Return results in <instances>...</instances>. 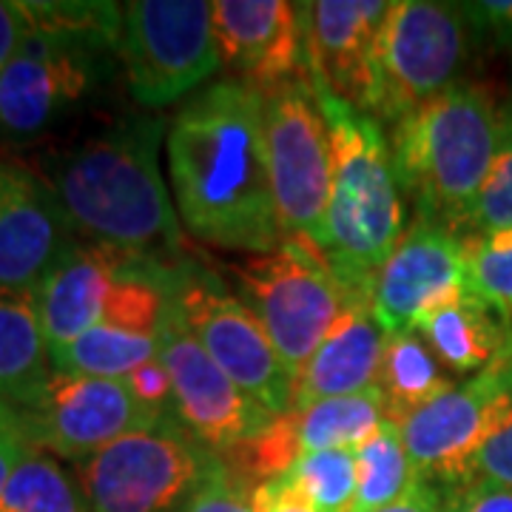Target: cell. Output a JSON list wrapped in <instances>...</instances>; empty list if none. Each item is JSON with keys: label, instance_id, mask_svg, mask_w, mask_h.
<instances>
[{"label": "cell", "instance_id": "obj_1", "mask_svg": "<svg viewBox=\"0 0 512 512\" xmlns=\"http://www.w3.org/2000/svg\"><path fill=\"white\" fill-rule=\"evenodd\" d=\"M165 157L177 214L194 237L248 256L285 242L256 89L220 80L194 94L165 131Z\"/></svg>", "mask_w": 512, "mask_h": 512}, {"label": "cell", "instance_id": "obj_2", "mask_svg": "<svg viewBox=\"0 0 512 512\" xmlns=\"http://www.w3.org/2000/svg\"><path fill=\"white\" fill-rule=\"evenodd\" d=\"M165 131L157 117H126L55 165L52 185L77 237L163 265L188 259L160 168Z\"/></svg>", "mask_w": 512, "mask_h": 512}, {"label": "cell", "instance_id": "obj_3", "mask_svg": "<svg viewBox=\"0 0 512 512\" xmlns=\"http://www.w3.org/2000/svg\"><path fill=\"white\" fill-rule=\"evenodd\" d=\"M504 111L476 83H456L393 123L396 183L419 220L467 234L478 194L490 177Z\"/></svg>", "mask_w": 512, "mask_h": 512}, {"label": "cell", "instance_id": "obj_4", "mask_svg": "<svg viewBox=\"0 0 512 512\" xmlns=\"http://www.w3.org/2000/svg\"><path fill=\"white\" fill-rule=\"evenodd\" d=\"M313 89L328 120L333 154L325 256L348 291H373V279L404 234L390 143L376 117L348 106L319 80Z\"/></svg>", "mask_w": 512, "mask_h": 512}, {"label": "cell", "instance_id": "obj_5", "mask_svg": "<svg viewBox=\"0 0 512 512\" xmlns=\"http://www.w3.org/2000/svg\"><path fill=\"white\" fill-rule=\"evenodd\" d=\"M32 32L0 74V134L35 137L77 106L117 55L123 6L23 3Z\"/></svg>", "mask_w": 512, "mask_h": 512}, {"label": "cell", "instance_id": "obj_6", "mask_svg": "<svg viewBox=\"0 0 512 512\" xmlns=\"http://www.w3.org/2000/svg\"><path fill=\"white\" fill-rule=\"evenodd\" d=\"M228 274L291 379L311 362L350 296L322 248L305 239H285L271 254L231 265Z\"/></svg>", "mask_w": 512, "mask_h": 512}, {"label": "cell", "instance_id": "obj_7", "mask_svg": "<svg viewBox=\"0 0 512 512\" xmlns=\"http://www.w3.org/2000/svg\"><path fill=\"white\" fill-rule=\"evenodd\" d=\"M217 464L171 413L77 461L74 478L92 512H185Z\"/></svg>", "mask_w": 512, "mask_h": 512}, {"label": "cell", "instance_id": "obj_8", "mask_svg": "<svg viewBox=\"0 0 512 512\" xmlns=\"http://www.w3.org/2000/svg\"><path fill=\"white\" fill-rule=\"evenodd\" d=\"M262 126L285 239H305L325 254L333 154L311 74L262 94Z\"/></svg>", "mask_w": 512, "mask_h": 512}, {"label": "cell", "instance_id": "obj_9", "mask_svg": "<svg viewBox=\"0 0 512 512\" xmlns=\"http://www.w3.org/2000/svg\"><path fill=\"white\" fill-rule=\"evenodd\" d=\"M117 57L128 92L146 109H165L220 69L214 3L134 0L123 6Z\"/></svg>", "mask_w": 512, "mask_h": 512}, {"label": "cell", "instance_id": "obj_10", "mask_svg": "<svg viewBox=\"0 0 512 512\" xmlns=\"http://www.w3.org/2000/svg\"><path fill=\"white\" fill-rule=\"evenodd\" d=\"M470 20L461 3L393 0L376 49L379 123H399L427 100L456 86L470 55Z\"/></svg>", "mask_w": 512, "mask_h": 512}, {"label": "cell", "instance_id": "obj_11", "mask_svg": "<svg viewBox=\"0 0 512 512\" xmlns=\"http://www.w3.org/2000/svg\"><path fill=\"white\" fill-rule=\"evenodd\" d=\"M174 311L202 350L268 413L291 410L293 379L276 356L268 333L220 276L185 262L174 276Z\"/></svg>", "mask_w": 512, "mask_h": 512}, {"label": "cell", "instance_id": "obj_12", "mask_svg": "<svg viewBox=\"0 0 512 512\" xmlns=\"http://www.w3.org/2000/svg\"><path fill=\"white\" fill-rule=\"evenodd\" d=\"M18 413L37 450L74 464L171 416L137 402L123 379H94L60 370H52L43 390Z\"/></svg>", "mask_w": 512, "mask_h": 512}, {"label": "cell", "instance_id": "obj_13", "mask_svg": "<svg viewBox=\"0 0 512 512\" xmlns=\"http://www.w3.org/2000/svg\"><path fill=\"white\" fill-rule=\"evenodd\" d=\"M510 384L512 356L399 421L407 456L421 481L453 490L476 478L478 450L507 402Z\"/></svg>", "mask_w": 512, "mask_h": 512}, {"label": "cell", "instance_id": "obj_14", "mask_svg": "<svg viewBox=\"0 0 512 512\" xmlns=\"http://www.w3.org/2000/svg\"><path fill=\"white\" fill-rule=\"evenodd\" d=\"M160 359L171 373L177 421L220 458L276 419L202 350L174 311V302L163 325Z\"/></svg>", "mask_w": 512, "mask_h": 512}, {"label": "cell", "instance_id": "obj_15", "mask_svg": "<svg viewBox=\"0 0 512 512\" xmlns=\"http://www.w3.org/2000/svg\"><path fill=\"white\" fill-rule=\"evenodd\" d=\"M387 421L384 396L370 387L356 396L293 407L276 416L254 439L234 447L222 461L251 487L279 478L293 461L322 450H359Z\"/></svg>", "mask_w": 512, "mask_h": 512}, {"label": "cell", "instance_id": "obj_16", "mask_svg": "<svg viewBox=\"0 0 512 512\" xmlns=\"http://www.w3.org/2000/svg\"><path fill=\"white\" fill-rule=\"evenodd\" d=\"M464 293H470L464 237L416 217L373 279L370 308L384 333L416 330L427 313Z\"/></svg>", "mask_w": 512, "mask_h": 512}, {"label": "cell", "instance_id": "obj_17", "mask_svg": "<svg viewBox=\"0 0 512 512\" xmlns=\"http://www.w3.org/2000/svg\"><path fill=\"white\" fill-rule=\"evenodd\" d=\"M214 32L222 66L259 94L311 74L308 3L217 0Z\"/></svg>", "mask_w": 512, "mask_h": 512}, {"label": "cell", "instance_id": "obj_18", "mask_svg": "<svg viewBox=\"0 0 512 512\" xmlns=\"http://www.w3.org/2000/svg\"><path fill=\"white\" fill-rule=\"evenodd\" d=\"M55 185L15 160H0V288L35 293L77 245Z\"/></svg>", "mask_w": 512, "mask_h": 512}, {"label": "cell", "instance_id": "obj_19", "mask_svg": "<svg viewBox=\"0 0 512 512\" xmlns=\"http://www.w3.org/2000/svg\"><path fill=\"white\" fill-rule=\"evenodd\" d=\"M393 3V0H390ZM387 0H316L308 3L311 77L339 100L373 117L376 111V49L390 12Z\"/></svg>", "mask_w": 512, "mask_h": 512}, {"label": "cell", "instance_id": "obj_20", "mask_svg": "<svg viewBox=\"0 0 512 512\" xmlns=\"http://www.w3.org/2000/svg\"><path fill=\"white\" fill-rule=\"evenodd\" d=\"M384 336L387 333L370 308V291L353 288L325 342L293 376L291 410L379 387Z\"/></svg>", "mask_w": 512, "mask_h": 512}, {"label": "cell", "instance_id": "obj_21", "mask_svg": "<svg viewBox=\"0 0 512 512\" xmlns=\"http://www.w3.org/2000/svg\"><path fill=\"white\" fill-rule=\"evenodd\" d=\"M126 254L77 242L35 291L37 316L49 348L66 345L100 325L111 282Z\"/></svg>", "mask_w": 512, "mask_h": 512}, {"label": "cell", "instance_id": "obj_22", "mask_svg": "<svg viewBox=\"0 0 512 512\" xmlns=\"http://www.w3.org/2000/svg\"><path fill=\"white\" fill-rule=\"evenodd\" d=\"M424 342L456 373H484L512 356L510 316L473 293L427 313L416 325Z\"/></svg>", "mask_w": 512, "mask_h": 512}, {"label": "cell", "instance_id": "obj_23", "mask_svg": "<svg viewBox=\"0 0 512 512\" xmlns=\"http://www.w3.org/2000/svg\"><path fill=\"white\" fill-rule=\"evenodd\" d=\"M52 353L35 293L0 288V402L26 407L52 376Z\"/></svg>", "mask_w": 512, "mask_h": 512}, {"label": "cell", "instance_id": "obj_24", "mask_svg": "<svg viewBox=\"0 0 512 512\" xmlns=\"http://www.w3.org/2000/svg\"><path fill=\"white\" fill-rule=\"evenodd\" d=\"M456 384L444 376L439 356L424 342L419 330H396L384 336L379 390L384 396L387 421L399 424Z\"/></svg>", "mask_w": 512, "mask_h": 512}, {"label": "cell", "instance_id": "obj_25", "mask_svg": "<svg viewBox=\"0 0 512 512\" xmlns=\"http://www.w3.org/2000/svg\"><path fill=\"white\" fill-rule=\"evenodd\" d=\"M163 333H128L111 325H94L66 345L49 348L52 367L60 373L126 379L137 367L160 356Z\"/></svg>", "mask_w": 512, "mask_h": 512}, {"label": "cell", "instance_id": "obj_26", "mask_svg": "<svg viewBox=\"0 0 512 512\" xmlns=\"http://www.w3.org/2000/svg\"><path fill=\"white\" fill-rule=\"evenodd\" d=\"M416 470L407 456L402 430L393 421L382 427L356 450V498L353 512H376L396 504L416 487Z\"/></svg>", "mask_w": 512, "mask_h": 512}, {"label": "cell", "instance_id": "obj_27", "mask_svg": "<svg viewBox=\"0 0 512 512\" xmlns=\"http://www.w3.org/2000/svg\"><path fill=\"white\" fill-rule=\"evenodd\" d=\"M0 512H92V507L77 478L35 447L9 478L0 495Z\"/></svg>", "mask_w": 512, "mask_h": 512}, {"label": "cell", "instance_id": "obj_28", "mask_svg": "<svg viewBox=\"0 0 512 512\" xmlns=\"http://www.w3.org/2000/svg\"><path fill=\"white\" fill-rule=\"evenodd\" d=\"M285 490L316 512H353L356 498V453L322 450L299 456L276 478Z\"/></svg>", "mask_w": 512, "mask_h": 512}, {"label": "cell", "instance_id": "obj_29", "mask_svg": "<svg viewBox=\"0 0 512 512\" xmlns=\"http://www.w3.org/2000/svg\"><path fill=\"white\" fill-rule=\"evenodd\" d=\"M470 293L512 316V228L464 237Z\"/></svg>", "mask_w": 512, "mask_h": 512}, {"label": "cell", "instance_id": "obj_30", "mask_svg": "<svg viewBox=\"0 0 512 512\" xmlns=\"http://www.w3.org/2000/svg\"><path fill=\"white\" fill-rule=\"evenodd\" d=\"M504 228H512V111H504L493 168L478 194L464 237L493 234V231H504Z\"/></svg>", "mask_w": 512, "mask_h": 512}, {"label": "cell", "instance_id": "obj_31", "mask_svg": "<svg viewBox=\"0 0 512 512\" xmlns=\"http://www.w3.org/2000/svg\"><path fill=\"white\" fill-rule=\"evenodd\" d=\"M254 490L256 487L242 481L220 458V464L211 470V476L202 481L200 490L188 501L185 512H259Z\"/></svg>", "mask_w": 512, "mask_h": 512}, {"label": "cell", "instance_id": "obj_32", "mask_svg": "<svg viewBox=\"0 0 512 512\" xmlns=\"http://www.w3.org/2000/svg\"><path fill=\"white\" fill-rule=\"evenodd\" d=\"M476 478L512 487V384L507 402L501 404L498 419L476 456Z\"/></svg>", "mask_w": 512, "mask_h": 512}, {"label": "cell", "instance_id": "obj_33", "mask_svg": "<svg viewBox=\"0 0 512 512\" xmlns=\"http://www.w3.org/2000/svg\"><path fill=\"white\" fill-rule=\"evenodd\" d=\"M123 382L134 393L137 402H143L154 413H174V384L165 362L157 356L143 367H137Z\"/></svg>", "mask_w": 512, "mask_h": 512}, {"label": "cell", "instance_id": "obj_34", "mask_svg": "<svg viewBox=\"0 0 512 512\" xmlns=\"http://www.w3.org/2000/svg\"><path fill=\"white\" fill-rule=\"evenodd\" d=\"M35 450V444L26 436V427L20 413L12 404L0 402V495L6 490L9 478L15 476L20 461Z\"/></svg>", "mask_w": 512, "mask_h": 512}, {"label": "cell", "instance_id": "obj_35", "mask_svg": "<svg viewBox=\"0 0 512 512\" xmlns=\"http://www.w3.org/2000/svg\"><path fill=\"white\" fill-rule=\"evenodd\" d=\"M450 512H512V487L473 478L450 490Z\"/></svg>", "mask_w": 512, "mask_h": 512}, {"label": "cell", "instance_id": "obj_36", "mask_svg": "<svg viewBox=\"0 0 512 512\" xmlns=\"http://www.w3.org/2000/svg\"><path fill=\"white\" fill-rule=\"evenodd\" d=\"M29 32H32V26H29L26 6L0 0V74L15 60Z\"/></svg>", "mask_w": 512, "mask_h": 512}, {"label": "cell", "instance_id": "obj_37", "mask_svg": "<svg viewBox=\"0 0 512 512\" xmlns=\"http://www.w3.org/2000/svg\"><path fill=\"white\" fill-rule=\"evenodd\" d=\"M473 29H484L504 43H512V0H484V3H461Z\"/></svg>", "mask_w": 512, "mask_h": 512}, {"label": "cell", "instance_id": "obj_38", "mask_svg": "<svg viewBox=\"0 0 512 512\" xmlns=\"http://www.w3.org/2000/svg\"><path fill=\"white\" fill-rule=\"evenodd\" d=\"M376 512H450V490L436 487L430 481H416L410 493L399 498L396 504Z\"/></svg>", "mask_w": 512, "mask_h": 512}, {"label": "cell", "instance_id": "obj_39", "mask_svg": "<svg viewBox=\"0 0 512 512\" xmlns=\"http://www.w3.org/2000/svg\"><path fill=\"white\" fill-rule=\"evenodd\" d=\"M256 510L259 512H316L308 504H302L296 495H291L279 481H265L254 490Z\"/></svg>", "mask_w": 512, "mask_h": 512}]
</instances>
